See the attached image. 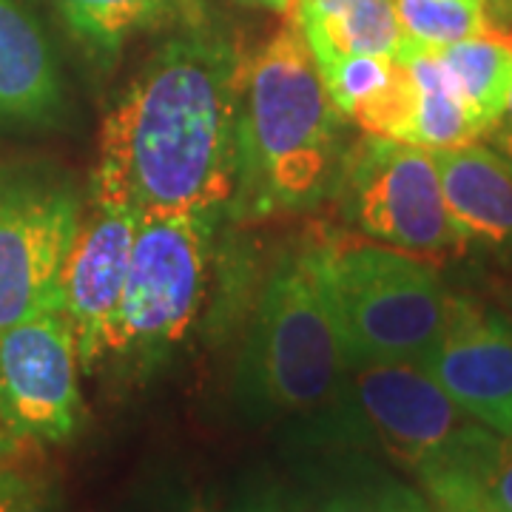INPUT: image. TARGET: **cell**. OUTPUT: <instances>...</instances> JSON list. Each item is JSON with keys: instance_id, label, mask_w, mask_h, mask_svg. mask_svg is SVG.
Listing matches in <instances>:
<instances>
[{"instance_id": "obj_1", "label": "cell", "mask_w": 512, "mask_h": 512, "mask_svg": "<svg viewBox=\"0 0 512 512\" xmlns=\"http://www.w3.org/2000/svg\"><path fill=\"white\" fill-rule=\"evenodd\" d=\"M239 69V49L211 23L171 32L103 120L92 200L137 214L225 211L237 171Z\"/></svg>"}, {"instance_id": "obj_2", "label": "cell", "mask_w": 512, "mask_h": 512, "mask_svg": "<svg viewBox=\"0 0 512 512\" xmlns=\"http://www.w3.org/2000/svg\"><path fill=\"white\" fill-rule=\"evenodd\" d=\"M348 120L333 106L296 23L242 60L234 220L311 211L336 194L350 154Z\"/></svg>"}, {"instance_id": "obj_3", "label": "cell", "mask_w": 512, "mask_h": 512, "mask_svg": "<svg viewBox=\"0 0 512 512\" xmlns=\"http://www.w3.org/2000/svg\"><path fill=\"white\" fill-rule=\"evenodd\" d=\"M234 399L254 421H296L308 439H353L367 427L353 367L330 308L319 242L279 256L239 350Z\"/></svg>"}, {"instance_id": "obj_4", "label": "cell", "mask_w": 512, "mask_h": 512, "mask_svg": "<svg viewBox=\"0 0 512 512\" xmlns=\"http://www.w3.org/2000/svg\"><path fill=\"white\" fill-rule=\"evenodd\" d=\"M367 430L439 512H484L501 436L464 413L419 362L353 367Z\"/></svg>"}, {"instance_id": "obj_5", "label": "cell", "mask_w": 512, "mask_h": 512, "mask_svg": "<svg viewBox=\"0 0 512 512\" xmlns=\"http://www.w3.org/2000/svg\"><path fill=\"white\" fill-rule=\"evenodd\" d=\"M322 279L350 367L419 362L450 316L439 271L382 242L319 239Z\"/></svg>"}, {"instance_id": "obj_6", "label": "cell", "mask_w": 512, "mask_h": 512, "mask_svg": "<svg viewBox=\"0 0 512 512\" xmlns=\"http://www.w3.org/2000/svg\"><path fill=\"white\" fill-rule=\"evenodd\" d=\"M222 214L160 211L140 217L126 288L106 330L100 362L148 376L183 345L205 302Z\"/></svg>"}, {"instance_id": "obj_7", "label": "cell", "mask_w": 512, "mask_h": 512, "mask_svg": "<svg viewBox=\"0 0 512 512\" xmlns=\"http://www.w3.org/2000/svg\"><path fill=\"white\" fill-rule=\"evenodd\" d=\"M336 197L342 214L373 242L419 256L467 248L447 214L436 157L427 148L365 134L350 146Z\"/></svg>"}, {"instance_id": "obj_8", "label": "cell", "mask_w": 512, "mask_h": 512, "mask_svg": "<svg viewBox=\"0 0 512 512\" xmlns=\"http://www.w3.org/2000/svg\"><path fill=\"white\" fill-rule=\"evenodd\" d=\"M80 350L60 302L0 330V419L23 444H63L83 424Z\"/></svg>"}, {"instance_id": "obj_9", "label": "cell", "mask_w": 512, "mask_h": 512, "mask_svg": "<svg viewBox=\"0 0 512 512\" xmlns=\"http://www.w3.org/2000/svg\"><path fill=\"white\" fill-rule=\"evenodd\" d=\"M80 217L72 185L0 171V330L57 299Z\"/></svg>"}, {"instance_id": "obj_10", "label": "cell", "mask_w": 512, "mask_h": 512, "mask_svg": "<svg viewBox=\"0 0 512 512\" xmlns=\"http://www.w3.org/2000/svg\"><path fill=\"white\" fill-rule=\"evenodd\" d=\"M137 211L94 202L80 217L72 248L57 279V302L72 322L80 365L92 373L100 365L103 339L126 288Z\"/></svg>"}, {"instance_id": "obj_11", "label": "cell", "mask_w": 512, "mask_h": 512, "mask_svg": "<svg viewBox=\"0 0 512 512\" xmlns=\"http://www.w3.org/2000/svg\"><path fill=\"white\" fill-rule=\"evenodd\" d=\"M419 365L464 413L512 433V328L498 313L450 299L447 325Z\"/></svg>"}, {"instance_id": "obj_12", "label": "cell", "mask_w": 512, "mask_h": 512, "mask_svg": "<svg viewBox=\"0 0 512 512\" xmlns=\"http://www.w3.org/2000/svg\"><path fill=\"white\" fill-rule=\"evenodd\" d=\"M66 109L52 37L26 0H0V123L49 126Z\"/></svg>"}, {"instance_id": "obj_13", "label": "cell", "mask_w": 512, "mask_h": 512, "mask_svg": "<svg viewBox=\"0 0 512 512\" xmlns=\"http://www.w3.org/2000/svg\"><path fill=\"white\" fill-rule=\"evenodd\" d=\"M333 106L365 134L410 143L416 86L399 55H339L316 63Z\"/></svg>"}, {"instance_id": "obj_14", "label": "cell", "mask_w": 512, "mask_h": 512, "mask_svg": "<svg viewBox=\"0 0 512 512\" xmlns=\"http://www.w3.org/2000/svg\"><path fill=\"white\" fill-rule=\"evenodd\" d=\"M441 194L461 237L512 245V163L478 143L433 151Z\"/></svg>"}, {"instance_id": "obj_15", "label": "cell", "mask_w": 512, "mask_h": 512, "mask_svg": "<svg viewBox=\"0 0 512 512\" xmlns=\"http://www.w3.org/2000/svg\"><path fill=\"white\" fill-rule=\"evenodd\" d=\"M72 40L97 66H111L131 40L208 26L202 0H49Z\"/></svg>"}, {"instance_id": "obj_16", "label": "cell", "mask_w": 512, "mask_h": 512, "mask_svg": "<svg viewBox=\"0 0 512 512\" xmlns=\"http://www.w3.org/2000/svg\"><path fill=\"white\" fill-rule=\"evenodd\" d=\"M293 23L316 63L339 55H396L404 43L393 0H296Z\"/></svg>"}, {"instance_id": "obj_17", "label": "cell", "mask_w": 512, "mask_h": 512, "mask_svg": "<svg viewBox=\"0 0 512 512\" xmlns=\"http://www.w3.org/2000/svg\"><path fill=\"white\" fill-rule=\"evenodd\" d=\"M396 55L404 60L416 86V114H413L410 143L427 151H447V148L478 143V137H484V126L478 123L476 111L464 100L453 74L441 63L439 49L404 40Z\"/></svg>"}, {"instance_id": "obj_18", "label": "cell", "mask_w": 512, "mask_h": 512, "mask_svg": "<svg viewBox=\"0 0 512 512\" xmlns=\"http://www.w3.org/2000/svg\"><path fill=\"white\" fill-rule=\"evenodd\" d=\"M439 55L464 100L476 111L484 134H490L512 92V37L490 29L470 40L441 46Z\"/></svg>"}, {"instance_id": "obj_19", "label": "cell", "mask_w": 512, "mask_h": 512, "mask_svg": "<svg viewBox=\"0 0 512 512\" xmlns=\"http://www.w3.org/2000/svg\"><path fill=\"white\" fill-rule=\"evenodd\" d=\"M404 40L450 46L490 32L484 0H393Z\"/></svg>"}, {"instance_id": "obj_20", "label": "cell", "mask_w": 512, "mask_h": 512, "mask_svg": "<svg viewBox=\"0 0 512 512\" xmlns=\"http://www.w3.org/2000/svg\"><path fill=\"white\" fill-rule=\"evenodd\" d=\"M282 512H439L427 495L404 487L387 476H362L339 481L322 493L299 501L296 507L279 504Z\"/></svg>"}, {"instance_id": "obj_21", "label": "cell", "mask_w": 512, "mask_h": 512, "mask_svg": "<svg viewBox=\"0 0 512 512\" xmlns=\"http://www.w3.org/2000/svg\"><path fill=\"white\" fill-rule=\"evenodd\" d=\"M123 512H217L208 495L188 478L163 476L148 481L123 504Z\"/></svg>"}, {"instance_id": "obj_22", "label": "cell", "mask_w": 512, "mask_h": 512, "mask_svg": "<svg viewBox=\"0 0 512 512\" xmlns=\"http://www.w3.org/2000/svg\"><path fill=\"white\" fill-rule=\"evenodd\" d=\"M9 512H66L63 490L52 473L20 467L18 493Z\"/></svg>"}, {"instance_id": "obj_23", "label": "cell", "mask_w": 512, "mask_h": 512, "mask_svg": "<svg viewBox=\"0 0 512 512\" xmlns=\"http://www.w3.org/2000/svg\"><path fill=\"white\" fill-rule=\"evenodd\" d=\"M484 512H512V433L501 436L493 473L484 490Z\"/></svg>"}, {"instance_id": "obj_24", "label": "cell", "mask_w": 512, "mask_h": 512, "mask_svg": "<svg viewBox=\"0 0 512 512\" xmlns=\"http://www.w3.org/2000/svg\"><path fill=\"white\" fill-rule=\"evenodd\" d=\"M490 137H493L495 148L501 151V157L512 163V92L510 97H507V106L501 111L498 123L490 128Z\"/></svg>"}, {"instance_id": "obj_25", "label": "cell", "mask_w": 512, "mask_h": 512, "mask_svg": "<svg viewBox=\"0 0 512 512\" xmlns=\"http://www.w3.org/2000/svg\"><path fill=\"white\" fill-rule=\"evenodd\" d=\"M18 481V461L15 464H0V512H9V507H12V498L18 493Z\"/></svg>"}, {"instance_id": "obj_26", "label": "cell", "mask_w": 512, "mask_h": 512, "mask_svg": "<svg viewBox=\"0 0 512 512\" xmlns=\"http://www.w3.org/2000/svg\"><path fill=\"white\" fill-rule=\"evenodd\" d=\"M20 447H23V441L0 419V464H15V458L20 456Z\"/></svg>"}, {"instance_id": "obj_27", "label": "cell", "mask_w": 512, "mask_h": 512, "mask_svg": "<svg viewBox=\"0 0 512 512\" xmlns=\"http://www.w3.org/2000/svg\"><path fill=\"white\" fill-rule=\"evenodd\" d=\"M231 512H282L279 510V501L276 498H268V495H259V498H251L245 504H239Z\"/></svg>"}, {"instance_id": "obj_28", "label": "cell", "mask_w": 512, "mask_h": 512, "mask_svg": "<svg viewBox=\"0 0 512 512\" xmlns=\"http://www.w3.org/2000/svg\"><path fill=\"white\" fill-rule=\"evenodd\" d=\"M242 6H254V9H268V12H288L293 0H237Z\"/></svg>"}]
</instances>
